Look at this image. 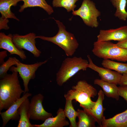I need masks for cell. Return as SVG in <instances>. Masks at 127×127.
I'll list each match as a JSON object with an SVG mask.
<instances>
[{
  "label": "cell",
  "instance_id": "6da1fadb",
  "mask_svg": "<svg viewBox=\"0 0 127 127\" xmlns=\"http://www.w3.org/2000/svg\"><path fill=\"white\" fill-rule=\"evenodd\" d=\"M6 74L0 80V112L7 109L24 92L19 81L18 72Z\"/></svg>",
  "mask_w": 127,
  "mask_h": 127
},
{
  "label": "cell",
  "instance_id": "7a4b0ae2",
  "mask_svg": "<svg viewBox=\"0 0 127 127\" xmlns=\"http://www.w3.org/2000/svg\"><path fill=\"white\" fill-rule=\"evenodd\" d=\"M97 94L96 90L86 81H79L71 89L68 90L64 96L65 99L75 100L79 103L83 109H90L95 105V102L91 98H94Z\"/></svg>",
  "mask_w": 127,
  "mask_h": 127
},
{
  "label": "cell",
  "instance_id": "3957f363",
  "mask_svg": "<svg viewBox=\"0 0 127 127\" xmlns=\"http://www.w3.org/2000/svg\"><path fill=\"white\" fill-rule=\"evenodd\" d=\"M59 30L57 33L52 37L44 36H36V38L51 42L58 46L64 51L68 56H72L78 48L79 44L74 35L66 31L65 27L62 23L55 20Z\"/></svg>",
  "mask_w": 127,
  "mask_h": 127
},
{
  "label": "cell",
  "instance_id": "277c9868",
  "mask_svg": "<svg viewBox=\"0 0 127 127\" xmlns=\"http://www.w3.org/2000/svg\"><path fill=\"white\" fill-rule=\"evenodd\" d=\"M88 64L87 60L80 57L74 56L65 58L56 74L57 85L62 86L80 71L86 70Z\"/></svg>",
  "mask_w": 127,
  "mask_h": 127
},
{
  "label": "cell",
  "instance_id": "5b68a950",
  "mask_svg": "<svg viewBox=\"0 0 127 127\" xmlns=\"http://www.w3.org/2000/svg\"><path fill=\"white\" fill-rule=\"evenodd\" d=\"M92 51L95 55L103 59L127 61V49L118 47L109 41L95 42Z\"/></svg>",
  "mask_w": 127,
  "mask_h": 127
},
{
  "label": "cell",
  "instance_id": "8992f818",
  "mask_svg": "<svg viewBox=\"0 0 127 127\" xmlns=\"http://www.w3.org/2000/svg\"><path fill=\"white\" fill-rule=\"evenodd\" d=\"M72 14L79 16L87 26L92 28H96L98 26L97 18L100 15V12L91 0H83L80 7L73 11Z\"/></svg>",
  "mask_w": 127,
  "mask_h": 127
},
{
  "label": "cell",
  "instance_id": "52a82bcc",
  "mask_svg": "<svg viewBox=\"0 0 127 127\" xmlns=\"http://www.w3.org/2000/svg\"><path fill=\"white\" fill-rule=\"evenodd\" d=\"M48 60L42 62H37L32 64H26L19 62L15 67L12 66L9 70L12 72H17L22 79L24 87V94L29 91L28 85L30 80L35 77V73L40 66L46 63Z\"/></svg>",
  "mask_w": 127,
  "mask_h": 127
},
{
  "label": "cell",
  "instance_id": "ba28073f",
  "mask_svg": "<svg viewBox=\"0 0 127 127\" xmlns=\"http://www.w3.org/2000/svg\"><path fill=\"white\" fill-rule=\"evenodd\" d=\"M36 34L34 33L24 35L15 34L13 35L12 41L18 49H25L32 53L35 57H38L41 52L36 46Z\"/></svg>",
  "mask_w": 127,
  "mask_h": 127
},
{
  "label": "cell",
  "instance_id": "9c48e42d",
  "mask_svg": "<svg viewBox=\"0 0 127 127\" xmlns=\"http://www.w3.org/2000/svg\"><path fill=\"white\" fill-rule=\"evenodd\" d=\"M44 96L39 93L33 96L30 101L29 112L30 119L44 121L52 116V114L47 112L43 108L42 102Z\"/></svg>",
  "mask_w": 127,
  "mask_h": 127
},
{
  "label": "cell",
  "instance_id": "30bf717a",
  "mask_svg": "<svg viewBox=\"0 0 127 127\" xmlns=\"http://www.w3.org/2000/svg\"><path fill=\"white\" fill-rule=\"evenodd\" d=\"M87 57L89 61L88 68L98 72L101 79L117 85L119 84L122 74L107 68L97 66L93 62L89 55H88Z\"/></svg>",
  "mask_w": 127,
  "mask_h": 127
},
{
  "label": "cell",
  "instance_id": "8fae6325",
  "mask_svg": "<svg viewBox=\"0 0 127 127\" xmlns=\"http://www.w3.org/2000/svg\"><path fill=\"white\" fill-rule=\"evenodd\" d=\"M127 39V26L115 29L101 30L97 36V41L114 40L121 41Z\"/></svg>",
  "mask_w": 127,
  "mask_h": 127
},
{
  "label": "cell",
  "instance_id": "7c38bea8",
  "mask_svg": "<svg viewBox=\"0 0 127 127\" xmlns=\"http://www.w3.org/2000/svg\"><path fill=\"white\" fill-rule=\"evenodd\" d=\"M20 99L18 100L7 110L3 112H0L3 123L2 127H4L11 120H19L20 116L18 113V109L22 103L27 98L32 95V94L28 92L24 94Z\"/></svg>",
  "mask_w": 127,
  "mask_h": 127
},
{
  "label": "cell",
  "instance_id": "4fadbf2b",
  "mask_svg": "<svg viewBox=\"0 0 127 127\" xmlns=\"http://www.w3.org/2000/svg\"><path fill=\"white\" fill-rule=\"evenodd\" d=\"M13 35H7L3 32L0 33V48L8 51L10 55H16L22 60H25L26 56L23 50L18 49L12 41Z\"/></svg>",
  "mask_w": 127,
  "mask_h": 127
},
{
  "label": "cell",
  "instance_id": "5bb4252c",
  "mask_svg": "<svg viewBox=\"0 0 127 127\" xmlns=\"http://www.w3.org/2000/svg\"><path fill=\"white\" fill-rule=\"evenodd\" d=\"M64 110L59 108L55 117H50L46 119L44 123L40 124H33L34 127H63L70 125L66 119Z\"/></svg>",
  "mask_w": 127,
  "mask_h": 127
},
{
  "label": "cell",
  "instance_id": "9a60e30c",
  "mask_svg": "<svg viewBox=\"0 0 127 127\" xmlns=\"http://www.w3.org/2000/svg\"><path fill=\"white\" fill-rule=\"evenodd\" d=\"M98 98L95 105L90 109H83L94 118L100 127H101L102 121L104 117L103 112L105 108L103 106V102L104 99V94L103 90H100L98 93Z\"/></svg>",
  "mask_w": 127,
  "mask_h": 127
},
{
  "label": "cell",
  "instance_id": "2e32d148",
  "mask_svg": "<svg viewBox=\"0 0 127 127\" xmlns=\"http://www.w3.org/2000/svg\"><path fill=\"white\" fill-rule=\"evenodd\" d=\"M21 0H0V12L1 16L0 18V23H8V18H12L19 21V20L12 12L11 6H15Z\"/></svg>",
  "mask_w": 127,
  "mask_h": 127
},
{
  "label": "cell",
  "instance_id": "e0dca14e",
  "mask_svg": "<svg viewBox=\"0 0 127 127\" xmlns=\"http://www.w3.org/2000/svg\"><path fill=\"white\" fill-rule=\"evenodd\" d=\"M101 127H127V109L110 118L106 119L104 116Z\"/></svg>",
  "mask_w": 127,
  "mask_h": 127
},
{
  "label": "cell",
  "instance_id": "ac0fdd59",
  "mask_svg": "<svg viewBox=\"0 0 127 127\" xmlns=\"http://www.w3.org/2000/svg\"><path fill=\"white\" fill-rule=\"evenodd\" d=\"M30 101L28 98L21 104L18 109L20 116L17 127H34L30 121L29 106Z\"/></svg>",
  "mask_w": 127,
  "mask_h": 127
},
{
  "label": "cell",
  "instance_id": "d6986e66",
  "mask_svg": "<svg viewBox=\"0 0 127 127\" xmlns=\"http://www.w3.org/2000/svg\"><path fill=\"white\" fill-rule=\"evenodd\" d=\"M94 83L102 88L104 95L106 96L117 100H119V96L118 93L119 88L116 84L105 82L98 79L94 80Z\"/></svg>",
  "mask_w": 127,
  "mask_h": 127
},
{
  "label": "cell",
  "instance_id": "ffe728a7",
  "mask_svg": "<svg viewBox=\"0 0 127 127\" xmlns=\"http://www.w3.org/2000/svg\"><path fill=\"white\" fill-rule=\"evenodd\" d=\"M24 2L23 4L20 6L19 10L20 12H23L27 8L38 7L45 10L49 15H51L53 12L52 8L48 4L45 0H21Z\"/></svg>",
  "mask_w": 127,
  "mask_h": 127
},
{
  "label": "cell",
  "instance_id": "44dd1931",
  "mask_svg": "<svg viewBox=\"0 0 127 127\" xmlns=\"http://www.w3.org/2000/svg\"><path fill=\"white\" fill-rule=\"evenodd\" d=\"M77 117L78 121L77 123V127H95L96 121L93 117L89 113L83 109H78Z\"/></svg>",
  "mask_w": 127,
  "mask_h": 127
},
{
  "label": "cell",
  "instance_id": "7402d4cb",
  "mask_svg": "<svg viewBox=\"0 0 127 127\" xmlns=\"http://www.w3.org/2000/svg\"><path fill=\"white\" fill-rule=\"evenodd\" d=\"M72 100L66 99L64 111L66 117L69 119L70 127H77V123L76 119L78 113L74 108L72 103Z\"/></svg>",
  "mask_w": 127,
  "mask_h": 127
},
{
  "label": "cell",
  "instance_id": "603a6c76",
  "mask_svg": "<svg viewBox=\"0 0 127 127\" xmlns=\"http://www.w3.org/2000/svg\"><path fill=\"white\" fill-rule=\"evenodd\" d=\"M110 1L116 9L115 16L121 20L125 21L127 18V12L126 10L127 0H111Z\"/></svg>",
  "mask_w": 127,
  "mask_h": 127
},
{
  "label": "cell",
  "instance_id": "cb8c5ba5",
  "mask_svg": "<svg viewBox=\"0 0 127 127\" xmlns=\"http://www.w3.org/2000/svg\"><path fill=\"white\" fill-rule=\"evenodd\" d=\"M101 64L105 68L114 70L122 74L127 72V63L115 62L108 59H104Z\"/></svg>",
  "mask_w": 127,
  "mask_h": 127
},
{
  "label": "cell",
  "instance_id": "d4e9b609",
  "mask_svg": "<svg viewBox=\"0 0 127 127\" xmlns=\"http://www.w3.org/2000/svg\"><path fill=\"white\" fill-rule=\"evenodd\" d=\"M79 0H53L52 2L54 7H63L66 9L68 12L74 11L76 6V2Z\"/></svg>",
  "mask_w": 127,
  "mask_h": 127
},
{
  "label": "cell",
  "instance_id": "484cf974",
  "mask_svg": "<svg viewBox=\"0 0 127 127\" xmlns=\"http://www.w3.org/2000/svg\"><path fill=\"white\" fill-rule=\"evenodd\" d=\"M20 62L15 57H9L6 61L0 65V78L7 74L8 71L12 66H16Z\"/></svg>",
  "mask_w": 127,
  "mask_h": 127
},
{
  "label": "cell",
  "instance_id": "4316f807",
  "mask_svg": "<svg viewBox=\"0 0 127 127\" xmlns=\"http://www.w3.org/2000/svg\"><path fill=\"white\" fill-rule=\"evenodd\" d=\"M118 88L119 96L123 98L127 103V85L120 86Z\"/></svg>",
  "mask_w": 127,
  "mask_h": 127
},
{
  "label": "cell",
  "instance_id": "83f0119b",
  "mask_svg": "<svg viewBox=\"0 0 127 127\" xmlns=\"http://www.w3.org/2000/svg\"><path fill=\"white\" fill-rule=\"evenodd\" d=\"M119 85L120 86L127 85V72L122 74Z\"/></svg>",
  "mask_w": 127,
  "mask_h": 127
},
{
  "label": "cell",
  "instance_id": "f1b7e54d",
  "mask_svg": "<svg viewBox=\"0 0 127 127\" xmlns=\"http://www.w3.org/2000/svg\"><path fill=\"white\" fill-rule=\"evenodd\" d=\"M7 51L5 50L0 52V64H1L4 61V59L7 56Z\"/></svg>",
  "mask_w": 127,
  "mask_h": 127
},
{
  "label": "cell",
  "instance_id": "f546056e",
  "mask_svg": "<svg viewBox=\"0 0 127 127\" xmlns=\"http://www.w3.org/2000/svg\"><path fill=\"white\" fill-rule=\"evenodd\" d=\"M115 44L118 47L127 49V39L122 41L118 42Z\"/></svg>",
  "mask_w": 127,
  "mask_h": 127
}]
</instances>
